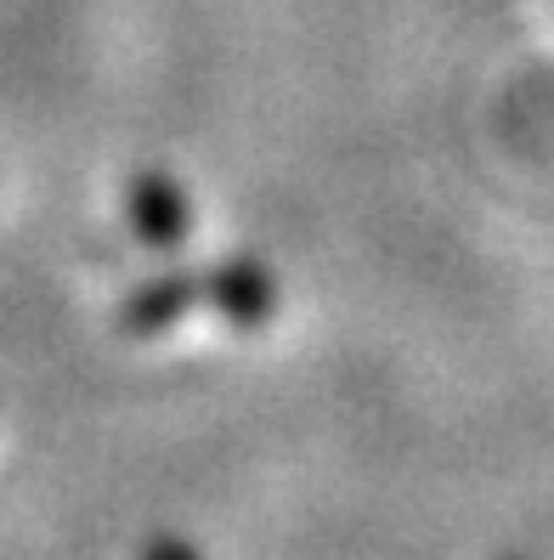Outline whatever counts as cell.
Listing matches in <instances>:
<instances>
[{"label": "cell", "mask_w": 554, "mask_h": 560, "mask_svg": "<svg viewBox=\"0 0 554 560\" xmlns=\"http://www.w3.org/2000/svg\"><path fill=\"white\" fill-rule=\"evenodd\" d=\"M199 301H204V278H192V272H165V278L142 283V289L125 301L119 328H125V335H158V328L181 323Z\"/></svg>", "instance_id": "3957f363"}, {"label": "cell", "mask_w": 554, "mask_h": 560, "mask_svg": "<svg viewBox=\"0 0 554 560\" xmlns=\"http://www.w3.org/2000/svg\"><path fill=\"white\" fill-rule=\"evenodd\" d=\"M125 221L130 233H137V244L170 255L192 238V205L187 192L165 176V171H137L125 187Z\"/></svg>", "instance_id": "6da1fadb"}, {"label": "cell", "mask_w": 554, "mask_h": 560, "mask_svg": "<svg viewBox=\"0 0 554 560\" xmlns=\"http://www.w3.org/2000/svg\"><path fill=\"white\" fill-rule=\"evenodd\" d=\"M204 301L233 328H260L278 312V278L255 255H226L204 272Z\"/></svg>", "instance_id": "7a4b0ae2"}, {"label": "cell", "mask_w": 554, "mask_h": 560, "mask_svg": "<svg viewBox=\"0 0 554 560\" xmlns=\"http://www.w3.org/2000/svg\"><path fill=\"white\" fill-rule=\"evenodd\" d=\"M142 560H204V555L192 544H181V538H170V533H158V538L142 544Z\"/></svg>", "instance_id": "277c9868"}]
</instances>
